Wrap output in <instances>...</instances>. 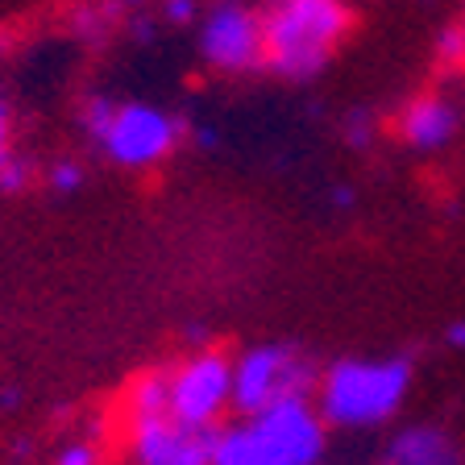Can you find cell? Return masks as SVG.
<instances>
[{
	"instance_id": "6da1fadb",
	"label": "cell",
	"mask_w": 465,
	"mask_h": 465,
	"mask_svg": "<svg viewBox=\"0 0 465 465\" xmlns=\"http://www.w3.org/2000/svg\"><path fill=\"white\" fill-rule=\"evenodd\" d=\"M416 382V366L403 353L391 358H341L320 370L316 382V411L329 428L341 432H370L382 428L403 411Z\"/></svg>"
},
{
	"instance_id": "7a4b0ae2",
	"label": "cell",
	"mask_w": 465,
	"mask_h": 465,
	"mask_svg": "<svg viewBox=\"0 0 465 465\" xmlns=\"http://www.w3.org/2000/svg\"><path fill=\"white\" fill-rule=\"evenodd\" d=\"M329 424L312 399H287L216 428L213 465H320Z\"/></svg>"
},
{
	"instance_id": "3957f363",
	"label": "cell",
	"mask_w": 465,
	"mask_h": 465,
	"mask_svg": "<svg viewBox=\"0 0 465 465\" xmlns=\"http://www.w3.org/2000/svg\"><path fill=\"white\" fill-rule=\"evenodd\" d=\"M353 29L345 0H271L262 9L266 71L282 79H312Z\"/></svg>"
},
{
	"instance_id": "277c9868",
	"label": "cell",
	"mask_w": 465,
	"mask_h": 465,
	"mask_svg": "<svg viewBox=\"0 0 465 465\" xmlns=\"http://www.w3.org/2000/svg\"><path fill=\"white\" fill-rule=\"evenodd\" d=\"M320 366L291 341H266L232 358V411L250 416L287 399H312Z\"/></svg>"
},
{
	"instance_id": "5b68a950",
	"label": "cell",
	"mask_w": 465,
	"mask_h": 465,
	"mask_svg": "<svg viewBox=\"0 0 465 465\" xmlns=\"http://www.w3.org/2000/svg\"><path fill=\"white\" fill-rule=\"evenodd\" d=\"M179 137H183L179 116L163 113L158 104H145V100H129V104H116L113 121L100 137V150L125 171H150V166L166 163Z\"/></svg>"
},
{
	"instance_id": "8992f818",
	"label": "cell",
	"mask_w": 465,
	"mask_h": 465,
	"mask_svg": "<svg viewBox=\"0 0 465 465\" xmlns=\"http://www.w3.org/2000/svg\"><path fill=\"white\" fill-rule=\"evenodd\" d=\"M232 407V358L224 349H195L171 366V416L195 428H221Z\"/></svg>"
},
{
	"instance_id": "52a82bcc",
	"label": "cell",
	"mask_w": 465,
	"mask_h": 465,
	"mask_svg": "<svg viewBox=\"0 0 465 465\" xmlns=\"http://www.w3.org/2000/svg\"><path fill=\"white\" fill-rule=\"evenodd\" d=\"M200 54L208 67L242 75L266 67V42H262V13L242 0H216L200 25Z\"/></svg>"
},
{
	"instance_id": "ba28073f",
	"label": "cell",
	"mask_w": 465,
	"mask_h": 465,
	"mask_svg": "<svg viewBox=\"0 0 465 465\" xmlns=\"http://www.w3.org/2000/svg\"><path fill=\"white\" fill-rule=\"evenodd\" d=\"M129 465H213L216 428H195L166 416H145L125 424Z\"/></svg>"
},
{
	"instance_id": "9c48e42d",
	"label": "cell",
	"mask_w": 465,
	"mask_h": 465,
	"mask_svg": "<svg viewBox=\"0 0 465 465\" xmlns=\"http://www.w3.org/2000/svg\"><path fill=\"white\" fill-rule=\"evenodd\" d=\"M378 465H465V453L440 424H407L387 440Z\"/></svg>"
},
{
	"instance_id": "30bf717a",
	"label": "cell",
	"mask_w": 465,
	"mask_h": 465,
	"mask_svg": "<svg viewBox=\"0 0 465 465\" xmlns=\"http://www.w3.org/2000/svg\"><path fill=\"white\" fill-rule=\"evenodd\" d=\"M457 134V108L445 96H416L399 113V137L411 150H440Z\"/></svg>"
},
{
	"instance_id": "8fae6325",
	"label": "cell",
	"mask_w": 465,
	"mask_h": 465,
	"mask_svg": "<svg viewBox=\"0 0 465 465\" xmlns=\"http://www.w3.org/2000/svg\"><path fill=\"white\" fill-rule=\"evenodd\" d=\"M166 411H171V370H142L125 387V399H121L125 424L145 416H166Z\"/></svg>"
},
{
	"instance_id": "7c38bea8",
	"label": "cell",
	"mask_w": 465,
	"mask_h": 465,
	"mask_svg": "<svg viewBox=\"0 0 465 465\" xmlns=\"http://www.w3.org/2000/svg\"><path fill=\"white\" fill-rule=\"evenodd\" d=\"M84 187V166L79 163H54V171H50V192L58 195H71Z\"/></svg>"
},
{
	"instance_id": "4fadbf2b",
	"label": "cell",
	"mask_w": 465,
	"mask_h": 465,
	"mask_svg": "<svg viewBox=\"0 0 465 465\" xmlns=\"http://www.w3.org/2000/svg\"><path fill=\"white\" fill-rule=\"evenodd\" d=\"M436 58H440L445 67L465 63V29H445V34H440V42H436Z\"/></svg>"
},
{
	"instance_id": "5bb4252c",
	"label": "cell",
	"mask_w": 465,
	"mask_h": 465,
	"mask_svg": "<svg viewBox=\"0 0 465 465\" xmlns=\"http://www.w3.org/2000/svg\"><path fill=\"white\" fill-rule=\"evenodd\" d=\"M113 113H116V104H113V100H104V96H100V100H92V104H87V113H84V125H87V134L96 137V142H100V137H104V129H108V121H113Z\"/></svg>"
},
{
	"instance_id": "9a60e30c",
	"label": "cell",
	"mask_w": 465,
	"mask_h": 465,
	"mask_svg": "<svg viewBox=\"0 0 465 465\" xmlns=\"http://www.w3.org/2000/svg\"><path fill=\"white\" fill-rule=\"evenodd\" d=\"M54 465H100V453L92 440H71V445L58 449Z\"/></svg>"
},
{
	"instance_id": "2e32d148",
	"label": "cell",
	"mask_w": 465,
	"mask_h": 465,
	"mask_svg": "<svg viewBox=\"0 0 465 465\" xmlns=\"http://www.w3.org/2000/svg\"><path fill=\"white\" fill-rule=\"evenodd\" d=\"M370 134H374V121H370L366 113H349V121H345V137H349V145H370Z\"/></svg>"
},
{
	"instance_id": "e0dca14e",
	"label": "cell",
	"mask_w": 465,
	"mask_h": 465,
	"mask_svg": "<svg viewBox=\"0 0 465 465\" xmlns=\"http://www.w3.org/2000/svg\"><path fill=\"white\" fill-rule=\"evenodd\" d=\"M195 13H200L195 0H166V21H171V25H192Z\"/></svg>"
},
{
	"instance_id": "ac0fdd59",
	"label": "cell",
	"mask_w": 465,
	"mask_h": 465,
	"mask_svg": "<svg viewBox=\"0 0 465 465\" xmlns=\"http://www.w3.org/2000/svg\"><path fill=\"white\" fill-rule=\"evenodd\" d=\"M21 183H25V163L9 158V163L0 166V192H17Z\"/></svg>"
},
{
	"instance_id": "d6986e66",
	"label": "cell",
	"mask_w": 465,
	"mask_h": 465,
	"mask_svg": "<svg viewBox=\"0 0 465 465\" xmlns=\"http://www.w3.org/2000/svg\"><path fill=\"white\" fill-rule=\"evenodd\" d=\"M9 142H13V121H9V108L0 104V166H5V163L13 158Z\"/></svg>"
},
{
	"instance_id": "ffe728a7",
	"label": "cell",
	"mask_w": 465,
	"mask_h": 465,
	"mask_svg": "<svg viewBox=\"0 0 465 465\" xmlns=\"http://www.w3.org/2000/svg\"><path fill=\"white\" fill-rule=\"evenodd\" d=\"M445 345L449 349H465V320H453L445 329Z\"/></svg>"
},
{
	"instance_id": "44dd1931",
	"label": "cell",
	"mask_w": 465,
	"mask_h": 465,
	"mask_svg": "<svg viewBox=\"0 0 465 465\" xmlns=\"http://www.w3.org/2000/svg\"><path fill=\"white\" fill-rule=\"evenodd\" d=\"M337 203L341 208H349V203H353V192H349V187H337Z\"/></svg>"
},
{
	"instance_id": "7402d4cb",
	"label": "cell",
	"mask_w": 465,
	"mask_h": 465,
	"mask_svg": "<svg viewBox=\"0 0 465 465\" xmlns=\"http://www.w3.org/2000/svg\"><path fill=\"white\" fill-rule=\"evenodd\" d=\"M125 5H142V0H125Z\"/></svg>"
},
{
	"instance_id": "603a6c76",
	"label": "cell",
	"mask_w": 465,
	"mask_h": 465,
	"mask_svg": "<svg viewBox=\"0 0 465 465\" xmlns=\"http://www.w3.org/2000/svg\"><path fill=\"white\" fill-rule=\"evenodd\" d=\"M461 29H465V25H461Z\"/></svg>"
}]
</instances>
